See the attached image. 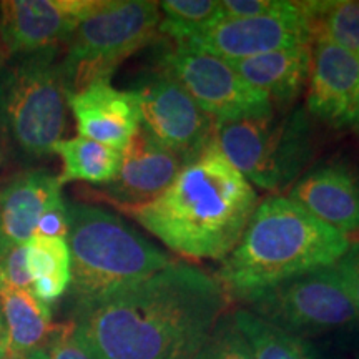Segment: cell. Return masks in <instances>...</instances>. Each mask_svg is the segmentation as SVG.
Instances as JSON below:
<instances>
[{"label": "cell", "mask_w": 359, "mask_h": 359, "mask_svg": "<svg viewBox=\"0 0 359 359\" xmlns=\"http://www.w3.org/2000/svg\"><path fill=\"white\" fill-rule=\"evenodd\" d=\"M219 281L172 263L142 283L74 308L98 359H195L226 308Z\"/></svg>", "instance_id": "1"}, {"label": "cell", "mask_w": 359, "mask_h": 359, "mask_svg": "<svg viewBox=\"0 0 359 359\" xmlns=\"http://www.w3.org/2000/svg\"><path fill=\"white\" fill-rule=\"evenodd\" d=\"M257 206L255 188L212 138L158 198L118 210L182 257L224 259L243 236Z\"/></svg>", "instance_id": "2"}, {"label": "cell", "mask_w": 359, "mask_h": 359, "mask_svg": "<svg viewBox=\"0 0 359 359\" xmlns=\"http://www.w3.org/2000/svg\"><path fill=\"white\" fill-rule=\"evenodd\" d=\"M349 238L313 217L290 196L259 203L235 250L223 259L224 293L246 302L291 276L333 266L348 253Z\"/></svg>", "instance_id": "3"}, {"label": "cell", "mask_w": 359, "mask_h": 359, "mask_svg": "<svg viewBox=\"0 0 359 359\" xmlns=\"http://www.w3.org/2000/svg\"><path fill=\"white\" fill-rule=\"evenodd\" d=\"M67 212L75 306L130 288L173 263L165 251L100 206L70 203Z\"/></svg>", "instance_id": "4"}, {"label": "cell", "mask_w": 359, "mask_h": 359, "mask_svg": "<svg viewBox=\"0 0 359 359\" xmlns=\"http://www.w3.org/2000/svg\"><path fill=\"white\" fill-rule=\"evenodd\" d=\"M58 47L0 65V123L27 158H43L62 140L69 111Z\"/></svg>", "instance_id": "5"}, {"label": "cell", "mask_w": 359, "mask_h": 359, "mask_svg": "<svg viewBox=\"0 0 359 359\" xmlns=\"http://www.w3.org/2000/svg\"><path fill=\"white\" fill-rule=\"evenodd\" d=\"M158 2L100 0L65 45L60 67L70 95L97 82H109L125 58L158 37Z\"/></svg>", "instance_id": "6"}, {"label": "cell", "mask_w": 359, "mask_h": 359, "mask_svg": "<svg viewBox=\"0 0 359 359\" xmlns=\"http://www.w3.org/2000/svg\"><path fill=\"white\" fill-rule=\"evenodd\" d=\"M219 151L250 183L280 193L294 185L313 158V132L306 110L266 118L217 122Z\"/></svg>", "instance_id": "7"}, {"label": "cell", "mask_w": 359, "mask_h": 359, "mask_svg": "<svg viewBox=\"0 0 359 359\" xmlns=\"http://www.w3.org/2000/svg\"><path fill=\"white\" fill-rule=\"evenodd\" d=\"M245 303L255 316L299 338L349 326L358 320L334 264L283 280Z\"/></svg>", "instance_id": "8"}, {"label": "cell", "mask_w": 359, "mask_h": 359, "mask_svg": "<svg viewBox=\"0 0 359 359\" xmlns=\"http://www.w3.org/2000/svg\"><path fill=\"white\" fill-rule=\"evenodd\" d=\"M158 69L177 80L215 122L273 115L271 100L245 82L231 64L222 58L175 45L172 50L161 53Z\"/></svg>", "instance_id": "9"}, {"label": "cell", "mask_w": 359, "mask_h": 359, "mask_svg": "<svg viewBox=\"0 0 359 359\" xmlns=\"http://www.w3.org/2000/svg\"><path fill=\"white\" fill-rule=\"evenodd\" d=\"M142 127L183 160L191 161L212 142L217 122L167 72L156 69L135 83Z\"/></svg>", "instance_id": "10"}, {"label": "cell", "mask_w": 359, "mask_h": 359, "mask_svg": "<svg viewBox=\"0 0 359 359\" xmlns=\"http://www.w3.org/2000/svg\"><path fill=\"white\" fill-rule=\"evenodd\" d=\"M311 43L308 2H283L278 11L266 15L219 22L208 32L178 47L208 53L226 62H236Z\"/></svg>", "instance_id": "11"}, {"label": "cell", "mask_w": 359, "mask_h": 359, "mask_svg": "<svg viewBox=\"0 0 359 359\" xmlns=\"http://www.w3.org/2000/svg\"><path fill=\"white\" fill-rule=\"evenodd\" d=\"M100 0H6L0 4V40L11 57L65 43Z\"/></svg>", "instance_id": "12"}, {"label": "cell", "mask_w": 359, "mask_h": 359, "mask_svg": "<svg viewBox=\"0 0 359 359\" xmlns=\"http://www.w3.org/2000/svg\"><path fill=\"white\" fill-rule=\"evenodd\" d=\"M185 165L182 156L156 140L145 127H140L122 151L116 177L97 196L116 208L145 205L158 198Z\"/></svg>", "instance_id": "13"}, {"label": "cell", "mask_w": 359, "mask_h": 359, "mask_svg": "<svg viewBox=\"0 0 359 359\" xmlns=\"http://www.w3.org/2000/svg\"><path fill=\"white\" fill-rule=\"evenodd\" d=\"M306 109L333 127H354L359 103V57L326 39L311 43Z\"/></svg>", "instance_id": "14"}, {"label": "cell", "mask_w": 359, "mask_h": 359, "mask_svg": "<svg viewBox=\"0 0 359 359\" xmlns=\"http://www.w3.org/2000/svg\"><path fill=\"white\" fill-rule=\"evenodd\" d=\"M69 109L80 137L123 151L142 127L140 107L133 90L97 82L70 95Z\"/></svg>", "instance_id": "15"}, {"label": "cell", "mask_w": 359, "mask_h": 359, "mask_svg": "<svg viewBox=\"0 0 359 359\" xmlns=\"http://www.w3.org/2000/svg\"><path fill=\"white\" fill-rule=\"evenodd\" d=\"M290 198L346 236L359 233V175L346 165L309 170L291 187Z\"/></svg>", "instance_id": "16"}, {"label": "cell", "mask_w": 359, "mask_h": 359, "mask_svg": "<svg viewBox=\"0 0 359 359\" xmlns=\"http://www.w3.org/2000/svg\"><path fill=\"white\" fill-rule=\"evenodd\" d=\"M62 196L58 177L47 170H29L0 187V259L35 235L42 213Z\"/></svg>", "instance_id": "17"}, {"label": "cell", "mask_w": 359, "mask_h": 359, "mask_svg": "<svg viewBox=\"0 0 359 359\" xmlns=\"http://www.w3.org/2000/svg\"><path fill=\"white\" fill-rule=\"evenodd\" d=\"M240 77L271 103H291L308 83L311 69V45H296L245 60L228 62Z\"/></svg>", "instance_id": "18"}, {"label": "cell", "mask_w": 359, "mask_h": 359, "mask_svg": "<svg viewBox=\"0 0 359 359\" xmlns=\"http://www.w3.org/2000/svg\"><path fill=\"white\" fill-rule=\"evenodd\" d=\"M0 313L13 359H27L30 353L43 349L55 327L50 306L40 302L32 290L0 285Z\"/></svg>", "instance_id": "19"}, {"label": "cell", "mask_w": 359, "mask_h": 359, "mask_svg": "<svg viewBox=\"0 0 359 359\" xmlns=\"http://www.w3.org/2000/svg\"><path fill=\"white\" fill-rule=\"evenodd\" d=\"M32 293L45 304L55 303L70 288V250L64 238L34 235L25 245Z\"/></svg>", "instance_id": "20"}, {"label": "cell", "mask_w": 359, "mask_h": 359, "mask_svg": "<svg viewBox=\"0 0 359 359\" xmlns=\"http://www.w3.org/2000/svg\"><path fill=\"white\" fill-rule=\"evenodd\" d=\"M52 154L62 158V173L58 177L60 185L75 180L93 185H109L122 163V151L83 137L70 140L62 138L52 147Z\"/></svg>", "instance_id": "21"}, {"label": "cell", "mask_w": 359, "mask_h": 359, "mask_svg": "<svg viewBox=\"0 0 359 359\" xmlns=\"http://www.w3.org/2000/svg\"><path fill=\"white\" fill-rule=\"evenodd\" d=\"M233 321L248 341L253 359H320L303 338L271 326L248 309H238Z\"/></svg>", "instance_id": "22"}, {"label": "cell", "mask_w": 359, "mask_h": 359, "mask_svg": "<svg viewBox=\"0 0 359 359\" xmlns=\"http://www.w3.org/2000/svg\"><path fill=\"white\" fill-rule=\"evenodd\" d=\"M158 7L163 13L158 35L172 39L175 45H183L223 22L217 0H165Z\"/></svg>", "instance_id": "23"}, {"label": "cell", "mask_w": 359, "mask_h": 359, "mask_svg": "<svg viewBox=\"0 0 359 359\" xmlns=\"http://www.w3.org/2000/svg\"><path fill=\"white\" fill-rule=\"evenodd\" d=\"M313 42L326 39L359 57V2H308Z\"/></svg>", "instance_id": "24"}, {"label": "cell", "mask_w": 359, "mask_h": 359, "mask_svg": "<svg viewBox=\"0 0 359 359\" xmlns=\"http://www.w3.org/2000/svg\"><path fill=\"white\" fill-rule=\"evenodd\" d=\"M195 359H253V353L233 316H222Z\"/></svg>", "instance_id": "25"}, {"label": "cell", "mask_w": 359, "mask_h": 359, "mask_svg": "<svg viewBox=\"0 0 359 359\" xmlns=\"http://www.w3.org/2000/svg\"><path fill=\"white\" fill-rule=\"evenodd\" d=\"M43 349L48 359H98L79 336L74 321L53 327L50 339Z\"/></svg>", "instance_id": "26"}, {"label": "cell", "mask_w": 359, "mask_h": 359, "mask_svg": "<svg viewBox=\"0 0 359 359\" xmlns=\"http://www.w3.org/2000/svg\"><path fill=\"white\" fill-rule=\"evenodd\" d=\"M222 6L223 20L251 19V17L266 15L283 6L281 0H223Z\"/></svg>", "instance_id": "27"}, {"label": "cell", "mask_w": 359, "mask_h": 359, "mask_svg": "<svg viewBox=\"0 0 359 359\" xmlns=\"http://www.w3.org/2000/svg\"><path fill=\"white\" fill-rule=\"evenodd\" d=\"M69 233V212L62 196L53 200L50 205L45 208L37 223L35 235L50 236V238H67Z\"/></svg>", "instance_id": "28"}, {"label": "cell", "mask_w": 359, "mask_h": 359, "mask_svg": "<svg viewBox=\"0 0 359 359\" xmlns=\"http://www.w3.org/2000/svg\"><path fill=\"white\" fill-rule=\"evenodd\" d=\"M334 266L359 318V243L349 246L348 253Z\"/></svg>", "instance_id": "29"}, {"label": "cell", "mask_w": 359, "mask_h": 359, "mask_svg": "<svg viewBox=\"0 0 359 359\" xmlns=\"http://www.w3.org/2000/svg\"><path fill=\"white\" fill-rule=\"evenodd\" d=\"M0 359H13V358L11 356V353H8L7 341H4V343H0Z\"/></svg>", "instance_id": "30"}, {"label": "cell", "mask_w": 359, "mask_h": 359, "mask_svg": "<svg viewBox=\"0 0 359 359\" xmlns=\"http://www.w3.org/2000/svg\"><path fill=\"white\" fill-rule=\"evenodd\" d=\"M27 359H48L47 353H45V349H37V351L30 353L29 356H27Z\"/></svg>", "instance_id": "31"}, {"label": "cell", "mask_w": 359, "mask_h": 359, "mask_svg": "<svg viewBox=\"0 0 359 359\" xmlns=\"http://www.w3.org/2000/svg\"><path fill=\"white\" fill-rule=\"evenodd\" d=\"M7 341V334H6V325H4V318L2 313H0V343Z\"/></svg>", "instance_id": "32"}, {"label": "cell", "mask_w": 359, "mask_h": 359, "mask_svg": "<svg viewBox=\"0 0 359 359\" xmlns=\"http://www.w3.org/2000/svg\"><path fill=\"white\" fill-rule=\"evenodd\" d=\"M2 123H0V163H2V156H4V142H2Z\"/></svg>", "instance_id": "33"}, {"label": "cell", "mask_w": 359, "mask_h": 359, "mask_svg": "<svg viewBox=\"0 0 359 359\" xmlns=\"http://www.w3.org/2000/svg\"><path fill=\"white\" fill-rule=\"evenodd\" d=\"M354 127H359V103H358V114H356V120H354Z\"/></svg>", "instance_id": "34"}, {"label": "cell", "mask_w": 359, "mask_h": 359, "mask_svg": "<svg viewBox=\"0 0 359 359\" xmlns=\"http://www.w3.org/2000/svg\"><path fill=\"white\" fill-rule=\"evenodd\" d=\"M0 65H2V64H0Z\"/></svg>", "instance_id": "35"}]
</instances>
